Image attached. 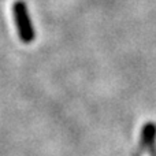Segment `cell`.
I'll return each mask as SVG.
<instances>
[{
  "label": "cell",
  "mask_w": 156,
  "mask_h": 156,
  "mask_svg": "<svg viewBox=\"0 0 156 156\" xmlns=\"http://www.w3.org/2000/svg\"><path fill=\"white\" fill-rule=\"evenodd\" d=\"M14 19H15V25L18 29V34L23 43H30L34 40V29H33L32 21L27 14V7L23 2L18 0L14 3Z\"/></svg>",
  "instance_id": "6da1fadb"
}]
</instances>
